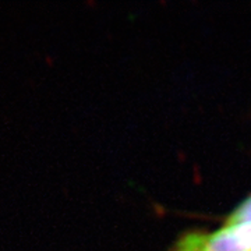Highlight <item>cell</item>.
Instances as JSON below:
<instances>
[{"instance_id":"6da1fadb","label":"cell","mask_w":251,"mask_h":251,"mask_svg":"<svg viewBox=\"0 0 251 251\" xmlns=\"http://www.w3.org/2000/svg\"><path fill=\"white\" fill-rule=\"evenodd\" d=\"M173 251H251V222L226 225L214 233L187 234Z\"/></svg>"},{"instance_id":"7a4b0ae2","label":"cell","mask_w":251,"mask_h":251,"mask_svg":"<svg viewBox=\"0 0 251 251\" xmlns=\"http://www.w3.org/2000/svg\"><path fill=\"white\" fill-rule=\"evenodd\" d=\"M251 222V197L246 200L242 205L229 216L226 225H237V224H249Z\"/></svg>"}]
</instances>
